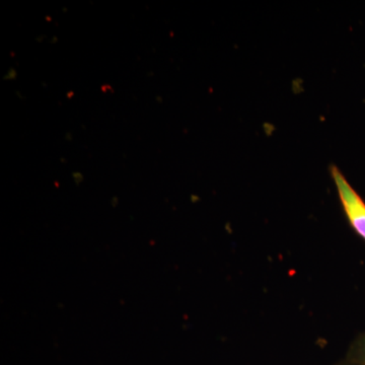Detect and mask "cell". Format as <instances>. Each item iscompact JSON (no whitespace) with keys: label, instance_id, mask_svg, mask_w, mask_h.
<instances>
[{"label":"cell","instance_id":"obj_1","mask_svg":"<svg viewBox=\"0 0 365 365\" xmlns=\"http://www.w3.org/2000/svg\"><path fill=\"white\" fill-rule=\"evenodd\" d=\"M331 177L350 227L365 242V202L338 167H330Z\"/></svg>","mask_w":365,"mask_h":365},{"label":"cell","instance_id":"obj_2","mask_svg":"<svg viewBox=\"0 0 365 365\" xmlns=\"http://www.w3.org/2000/svg\"><path fill=\"white\" fill-rule=\"evenodd\" d=\"M348 362L357 365H365V331L360 334L348 351Z\"/></svg>","mask_w":365,"mask_h":365},{"label":"cell","instance_id":"obj_3","mask_svg":"<svg viewBox=\"0 0 365 365\" xmlns=\"http://www.w3.org/2000/svg\"><path fill=\"white\" fill-rule=\"evenodd\" d=\"M346 365H357V364H351V362H348V364H346Z\"/></svg>","mask_w":365,"mask_h":365}]
</instances>
